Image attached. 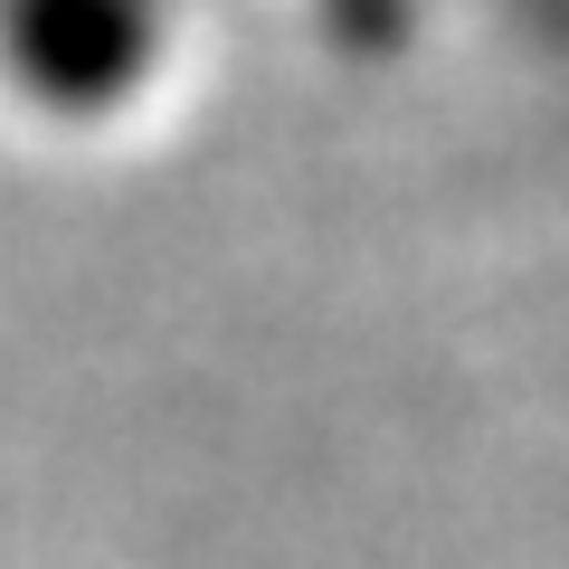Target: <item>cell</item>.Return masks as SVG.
<instances>
[{
    "mask_svg": "<svg viewBox=\"0 0 569 569\" xmlns=\"http://www.w3.org/2000/svg\"><path fill=\"white\" fill-rule=\"evenodd\" d=\"M190 58V0H0V96L48 133H114Z\"/></svg>",
    "mask_w": 569,
    "mask_h": 569,
    "instance_id": "1",
    "label": "cell"
}]
</instances>
